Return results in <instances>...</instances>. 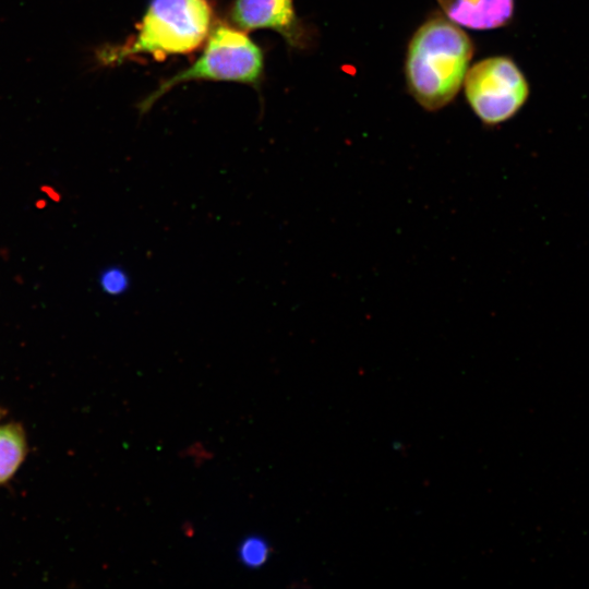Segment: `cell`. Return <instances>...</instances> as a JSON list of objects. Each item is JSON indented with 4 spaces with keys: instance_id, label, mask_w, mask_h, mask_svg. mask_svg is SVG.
<instances>
[{
    "instance_id": "obj_1",
    "label": "cell",
    "mask_w": 589,
    "mask_h": 589,
    "mask_svg": "<svg viewBox=\"0 0 589 589\" xmlns=\"http://www.w3.org/2000/svg\"><path fill=\"white\" fill-rule=\"evenodd\" d=\"M472 53V43L459 25L441 16L423 23L407 52L411 95L428 110L446 106L464 84Z\"/></svg>"
},
{
    "instance_id": "obj_2",
    "label": "cell",
    "mask_w": 589,
    "mask_h": 589,
    "mask_svg": "<svg viewBox=\"0 0 589 589\" xmlns=\"http://www.w3.org/2000/svg\"><path fill=\"white\" fill-rule=\"evenodd\" d=\"M213 22L208 0H151L136 33L122 45L99 52L104 64H118L137 56L156 60L190 53L207 39Z\"/></svg>"
},
{
    "instance_id": "obj_3",
    "label": "cell",
    "mask_w": 589,
    "mask_h": 589,
    "mask_svg": "<svg viewBox=\"0 0 589 589\" xmlns=\"http://www.w3.org/2000/svg\"><path fill=\"white\" fill-rule=\"evenodd\" d=\"M263 69V52L247 33L228 25H219L209 33L201 56L190 67L164 81L141 103L140 111H148L172 87L190 81L257 85Z\"/></svg>"
},
{
    "instance_id": "obj_4",
    "label": "cell",
    "mask_w": 589,
    "mask_h": 589,
    "mask_svg": "<svg viewBox=\"0 0 589 589\" xmlns=\"http://www.w3.org/2000/svg\"><path fill=\"white\" fill-rule=\"evenodd\" d=\"M464 85L474 113L491 125L516 115L529 96L524 73L507 57H492L477 62L468 69Z\"/></svg>"
},
{
    "instance_id": "obj_5",
    "label": "cell",
    "mask_w": 589,
    "mask_h": 589,
    "mask_svg": "<svg viewBox=\"0 0 589 589\" xmlns=\"http://www.w3.org/2000/svg\"><path fill=\"white\" fill-rule=\"evenodd\" d=\"M230 16L241 31L271 29L294 47L303 41L293 0H235Z\"/></svg>"
},
{
    "instance_id": "obj_6",
    "label": "cell",
    "mask_w": 589,
    "mask_h": 589,
    "mask_svg": "<svg viewBox=\"0 0 589 589\" xmlns=\"http://www.w3.org/2000/svg\"><path fill=\"white\" fill-rule=\"evenodd\" d=\"M449 21L471 29L506 25L514 14V0H436Z\"/></svg>"
},
{
    "instance_id": "obj_7",
    "label": "cell",
    "mask_w": 589,
    "mask_h": 589,
    "mask_svg": "<svg viewBox=\"0 0 589 589\" xmlns=\"http://www.w3.org/2000/svg\"><path fill=\"white\" fill-rule=\"evenodd\" d=\"M27 455L26 433L22 424L0 425V485L16 473Z\"/></svg>"
},
{
    "instance_id": "obj_8",
    "label": "cell",
    "mask_w": 589,
    "mask_h": 589,
    "mask_svg": "<svg viewBox=\"0 0 589 589\" xmlns=\"http://www.w3.org/2000/svg\"><path fill=\"white\" fill-rule=\"evenodd\" d=\"M269 555V546L261 537H249L243 540L239 549L241 562L249 567H259Z\"/></svg>"
},
{
    "instance_id": "obj_9",
    "label": "cell",
    "mask_w": 589,
    "mask_h": 589,
    "mask_svg": "<svg viewBox=\"0 0 589 589\" xmlns=\"http://www.w3.org/2000/svg\"><path fill=\"white\" fill-rule=\"evenodd\" d=\"M7 411L0 407V420L5 416Z\"/></svg>"
}]
</instances>
